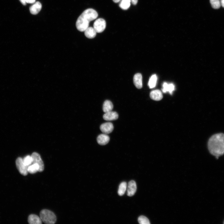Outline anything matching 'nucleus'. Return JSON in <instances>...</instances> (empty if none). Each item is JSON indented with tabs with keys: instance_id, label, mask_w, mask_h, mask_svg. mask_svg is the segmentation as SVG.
<instances>
[{
	"instance_id": "16",
	"label": "nucleus",
	"mask_w": 224,
	"mask_h": 224,
	"mask_svg": "<svg viewBox=\"0 0 224 224\" xmlns=\"http://www.w3.org/2000/svg\"><path fill=\"white\" fill-rule=\"evenodd\" d=\"M97 32L94 28L88 27L85 31L84 34L85 36L89 39L95 38Z\"/></svg>"
},
{
	"instance_id": "4",
	"label": "nucleus",
	"mask_w": 224,
	"mask_h": 224,
	"mask_svg": "<svg viewBox=\"0 0 224 224\" xmlns=\"http://www.w3.org/2000/svg\"><path fill=\"white\" fill-rule=\"evenodd\" d=\"M17 168L20 173L22 175L26 176L28 173V170L29 167L26 166L24 164L23 159L21 158H18L16 160Z\"/></svg>"
},
{
	"instance_id": "29",
	"label": "nucleus",
	"mask_w": 224,
	"mask_h": 224,
	"mask_svg": "<svg viewBox=\"0 0 224 224\" xmlns=\"http://www.w3.org/2000/svg\"><path fill=\"white\" fill-rule=\"evenodd\" d=\"M121 0H113L114 2L115 3H117L119 2Z\"/></svg>"
},
{
	"instance_id": "8",
	"label": "nucleus",
	"mask_w": 224,
	"mask_h": 224,
	"mask_svg": "<svg viewBox=\"0 0 224 224\" xmlns=\"http://www.w3.org/2000/svg\"><path fill=\"white\" fill-rule=\"evenodd\" d=\"M137 190V186L136 182L132 180L130 181L128 184L127 188V195L132 196L135 194Z\"/></svg>"
},
{
	"instance_id": "12",
	"label": "nucleus",
	"mask_w": 224,
	"mask_h": 224,
	"mask_svg": "<svg viewBox=\"0 0 224 224\" xmlns=\"http://www.w3.org/2000/svg\"><path fill=\"white\" fill-rule=\"evenodd\" d=\"M97 141L98 144L100 145H105L109 142L110 137L107 134H101L98 137Z\"/></svg>"
},
{
	"instance_id": "25",
	"label": "nucleus",
	"mask_w": 224,
	"mask_h": 224,
	"mask_svg": "<svg viewBox=\"0 0 224 224\" xmlns=\"http://www.w3.org/2000/svg\"><path fill=\"white\" fill-rule=\"evenodd\" d=\"M26 3L33 4L35 2L36 0H26Z\"/></svg>"
},
{
	"instance_id": "9",
	"label": "nucleus",
	"mask_w": 224,
	"mask_h": 224,
	"mask_svg": "<svg viewBox=\"0 0 224 224\" xmlns=\"http://www.w3.org/2000/svg\"><path fill=\"white\" fill-rule=\"evenodd\" d=\"M118 117V114L117 112L111 111L105 113L103 116V118L107 121H112L117 120Z\"/></svg>"
},
{
	"instance_id": "10",
	"label": "nucleus",
	"mask_w": 224,
	"mask_h": 224,
	"mask_svg": "<svg viewBox=\"0 0 224 224\" xmlns=\"http://www.w3.org/2000/svg\"><path fill=\"white\" fill-rule=\"evenodd\" d=\"M133 82L134 85L138 89L142 87V76L140 73H137L134 75L133 78Z\"/></svg>"
},
{
	"instance_id": "7",
	"label": "nucleus",
	"mask_w": 224,
	"mask_h": 224,
	"mask_svg": "<svg viewBox=\"0 0 224 224\" xmlns=\"http://www.w3.org/2000/svg\"><path fill=\"white\" fill-rule=\"evenodd\" d=\"M100 129L103 133L107 134L113 131L114 129V126L112 123L107 122L101 125L100 127Z\"/></svg>"
},
{
	"instance_id": "21",
	"label": "nucleus",
	"mask_w": 224,
	"mask_h": 224,
	"mask_svg": "<svg viewBox=\"0 0 224 224\" xmlns=\"http://www.w3.org/2000/svg\"><path fill=\"white\" fill-rule=\"evenodd\" d=\"M130 3V0H122L119 6L123 10H127L129 8Z\"/></svg>"
},
{
	"instance_id": "28",
	"label": "nucleus",
	"mask_w": 224,
	"mask_h": 224,
	"mask_svg": "<svg viewBox=\"0 0 224 224\" xmlns=\"http://www.w3.org/2000/svg\"><path fill=\"white\" fill-rule=\"evenodd\" d=\"M220 2L221 5L224 8V0H221Z\"/></svg>"
},
{
	"instance_id": "26",
	"label": "nucleus",
	"mask_w": 224,
	"mask_h": 224,
	"mask_svg": "<svg viewBox=\"0 0 224 224\" xmlns=\"http://www.w3.org/2000/svg\"><path fill=\"white\" fill-rule=\"evenodd\" d=\"M131 2L134 5H136L138 3V0H130Z\"/></svg>"
},
{
	"instance_id": "23",
	"label": "nucleus",
	"mask_w": 224,
	"mask_h": 224,
	"mask_svg": "<svg viewBox=\"0 0 224 224\" xmlns=\"http://www.w3.org/2000/svg\"><path fill=\"white\" fill-rule=\"evenodd\" d=\"M24 164L25 166L29 167L33 164V159L31 156L28 155L23 159Z\"/></svg>"
},
{
	"instance_id": "17",
	"label": "nucleus",
	"mask_w": 224,
	"mask_h": 224,
	"mask_svg": "<svg viewBox=\"0 0 224 224\" xmlns=\"http://www.w3.org/2000/svg\"><path fill=\"white\" fill-rule=\"evenodd\" d=\"M113 108V104L110 101L107 100L104 102L103 106V110L105 113L112 111Z\"/></svg>"
},
{
	"instance_id": "5",
	"label": "nucleus",
	"mask_w": 224,
	"mask_h": 224,
	"mask_svg": "<svg viewBox=\"0 0 224 224\" xmlns=\"http://www.w3.org/2000/svg\"><path fill=\"white\" fill-rule=\"evenodd\" d=\"M106 23L103 18H99L96 20L94 24V28L97 33H101L105 29Z\"/></svg>"
},
{
	"instance_id": "15",
	"label": "nucleus",
	"mask_w": 224,
	"mask_h": 224,
	"mask_svg": "<svg viewBox=\"0 0 224 224\" xmlns=\"http://www.w3.org/2000/svg\"><path fill=\"white\" fill-rule=\"evenodd\" d=\"M28 221L30 224H41L42 223V221L40 217L34 214H31L29 216Z\"/></svg>"
},
{
	"instance_id": "14",
	"label": "nucleus",
	"mask_w": 224,
	"mask_h": 224,
	"mask_svg": "<svg viewBox=\"0 0 224 224\" xmlns=\"http://www.w3.org/2000/svg\"><path fill=\"white\" fill-rule=\"evenodd\" d=\"M163 88L162 91L164 93L169 92L171 95H172L173 91H174L175 86L172 83L168 84L167 83H164L163 85Z\"/></svg>"
},
{
	"instance_id": "11",
	"label": "nucleus",
	"mask_w": 224,
	"mask_h": 224,
	"mask_svg": "<svg viewBox=\"0 0 224 224\" xmlns=\"http://www.w3.org/2000/svg\"><path fill=\"white\" fill-rule=\"evenodd\" d=\"M150 96L151 99L156 101H159L163 98L162 93L159 90H155L150 93Z\"/></svg>"
},
{
	"instance_id": "27",
	"label": "nucleus",
	"mask_w": 224,
	"mask_h": 224,
	"mask_svg": "<svg viewBox=\"0 0 224 224\" xmlns=\"http://www.w3.org/2000/svg\"><path fill=\"white\" fill-rule=\"evenodd\" d=\"M21 3L24 6H25L26 4V0H19Z\"/></svg>"
},
{
	"instance_id": "19",
	"label": "nucleus",
	"mask_w": 224,
	"mask_h": 224,
	"mask_svg": "<svg viewBox=\"0 0 224 224\" xmlns=\"http://www.w3.org/2000/svg\"><path fill=\"white\" fill-rule=\"evenodd\" d=\"M39 165L36 164H33L28 168V172L31 174H34L39 172Z\"/></svg>"
},
{
	"instance_id": "6",
	"label": "nucleus",
	"mask_w": 224,
	"mask_h": 224,
	"mask_svg": "<svg viewBox=\"0 0 224 224\" xmlns=\"http://www.w3.org/2000/svg\"><path fill=\"white\" fill-rule=\"evenodd\" d=\"M31 156L33 159V164H36L39 165V172H43L44 168V164L40 155L36 152H34L32 154Z\"/></svg>"
},
{
	"instance_id": "13",
	"label": "nucleus",
	"mask_w": 224,
	"mask_h": 224,
	"mask_svg": "<svg viewBox=\"0 0 224 224\" xmlns=\"http://www.w3.org/2000/svg\"><path fill=\"white\" fill-rule=\"evenodd\" d=\"M42 5L39 2H37L29 8L31 13L33 15L37 14L41 10Z\"/></svg>"
},
{
	"instance_id": "1",
	"label": "nucleus",
	"mask_w": 224,
	"mask_h": 224,
	"mask_svg": "<svg viewBox=\"0 0 224 224\" xmlns=\"http://www.w3.org/2000/svg\"><path fill=\"white\" fill-rule=\"evenodd\" d=\"M208 148L211 154L216 158L224 154V134H214L209 139Z\"/></svg>"
},
{
	"instance_id": "22",
	"label": "nucleus",
	"mask_w": 224,
	"mask_h": 224,
	"mask_svg": "<svg viewBox=\"0 0 224 224\" xmlns=\"http://www.w3.org/2000/svg\"><path fill=\"white\" fill-rule=\"evenodd\" d=\"M210 3L212 7L214 9H219L221 6L219 0H210Z\"/></svg>"
},
{
	"instance_id": "30",
	"label": "nucleus",
	"mask_w": 224,
	"mask_h": 224,
	"mask_svg": "<svg viewBox=\"0 0 224 224\" xmlns=\"http://www.w3.org/2000/svg\"></svg>"
},
{
	"instance_id": "3",
	"label": "nucleus",
	"mask_w": 224,
	"mask_h": 224,
	"mask_svg": "<svg viewBox=\"0 0 224 224\" xmlns=\"http://www.w3.org/2000/svg\"><path fill=\"white\" fill-rule=\"evenodd\" d=\"M40 217L44 223L54 224L56 221V217L52 211L46 209L42 210L40 213Z\"/></svg>"
},
{
	"instance_id": "20",
	"label": "nucleus",
	"mask_w": 224,
	"mask_h": 224,
	"mask_svg": "<svg viewBox=\"0 0 224 224\" xmlns=\"http://www.w3.org/2000/svg\"><path fill=\"white\" fill-rule=\"evenodd\" d=\"M157 77L156 75H153L150 78L148 85L150 88H153L156 85Z\"/></svg>"
},
{
	"instance_id": "24",
	"label": "nucleus",
	"mask_w": 224,
	"mask_h": 224,
	"mask_svg": "<svg viewBox=\"0 0 224 224\" xmlns=\"http://www.w3.org/2000/svg\"><path fill=\"white\" fill-rule=\"evenodd\" d=\"M139 223L141 224H150L149 219L145 216H141L138 218Z\"/></svg>"
},
{
	"instance_id": "18",
	"label": "nucleus",
	"mask_w": 224,
	"mask_h": 224,
	"mask_svg": "<svg viewBox=\"0 0 224 224\" xmlns=\"http://www.w3.org/2000/svg\"><path fill=\"white\" fill-rule=\"evenodd\" d=\"M127 183L123 182L119 185L118 193L120 196L123 195L125 193L127 189Z\"/></svg>"
},
{
	"instance_id": "2",
	"label": "nucleus",
	"mask_w": 224,
	"mask_h": 224,
	"mask_svg": "<svg viewBox=\"0 0 224 224\" xmlns=\"http://www.w3.org/2000/svg\"><path fill=\"white\" fill-rule=\"evenodd\" d=\"M98 16L97 11L92 9L86 10L78 17L76 22L77 29L81 32L88 27L89 22L96 19Z\"/></svg>"
}]
</instances>
